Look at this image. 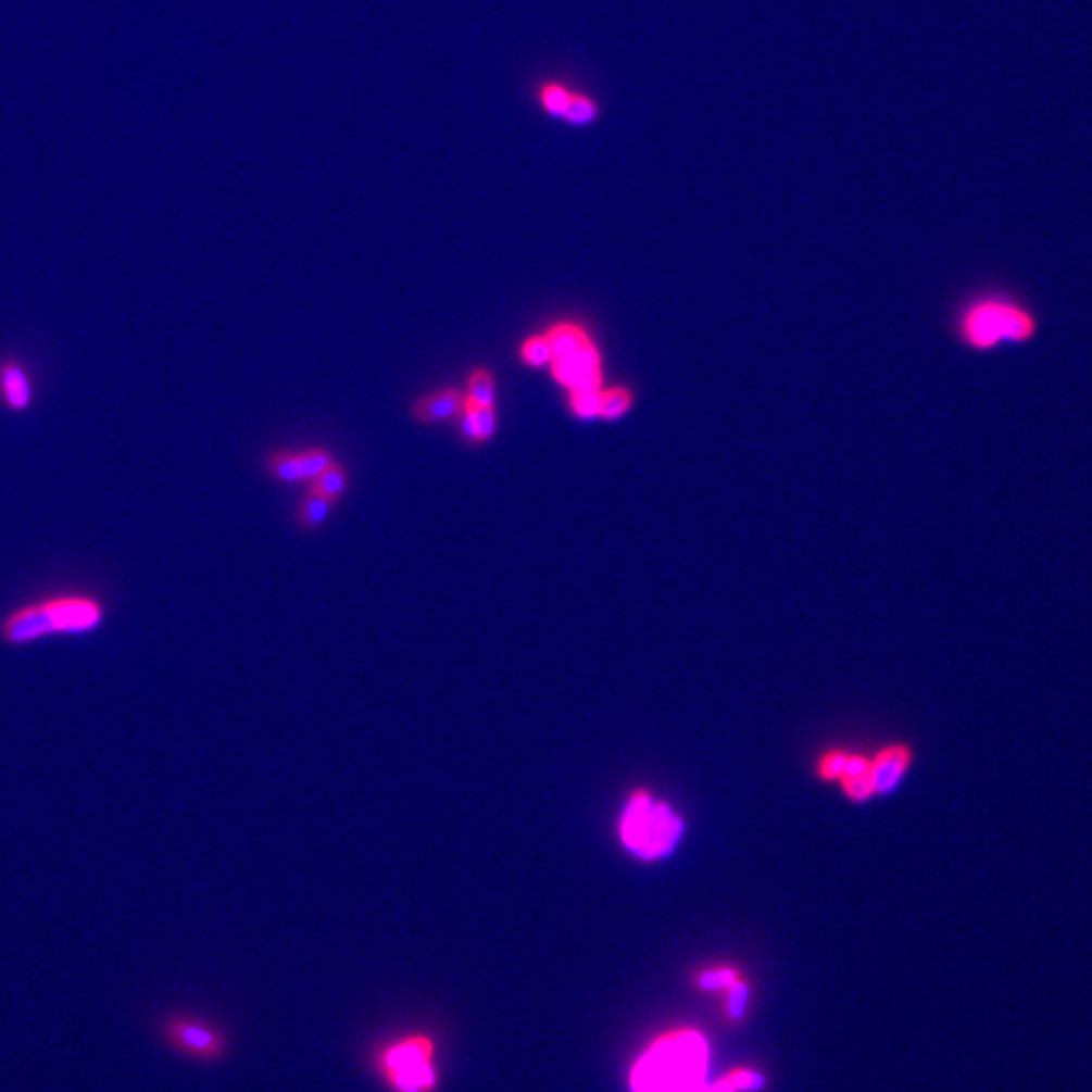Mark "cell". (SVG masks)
Wrapping results in <instances>:
<instances>
[{
    "label": "cell",
    "instance_id": "1",
    "mask_svg": "<svg viewBox=\"0 0 1092 1092\" xmlns=\"http://www.w3.org/2000/svg\"><path fill=\"white\" fill-rule=\"evenodd\" d=\"M110 615L102 593L88 587H59L25 599L0 615V643L29 648L45 640H79L98 633Z\"/></svg>",
    "mask_w": 1092,
    "mask_h": 1092
},
{
    "label": "cell",
    "instance_id": "2",
    "mask_svg": "<svg viewBox=\"0 0 1092 1092\" xmlns=\"http://www.w3.org/2000/svg\"><path fill=\"white\" fill-rule=\"evenodd\" d=\"M955 328L965 347L988 352L1005 344H1026L1034 340L1040 321L1034 310L1018 296L988 291L962 307Z\"/></svg>",
    "mask_w": 1092,
    "mask_h": 1092
},
{
    "label": "cell",
    "instance_id": "3",
    "mask_svg": "<svg viewBox=\"0 0 1092 1092\" xmlns=\"http://www.w3.org/2000/svg\"><path fill=\"white\" fill-rule=\"evenodd\" d=\"M685 833V819L666 800L645 787L629 791L615 819V836L629 856L641 862L670 856Z\"/></svg>",
    "mask_w": 1092,
    "mask_h": 1092
},
{
    "label": "cell",
    "instance_id": "4",
    "mask_svg": "<svg viewBox=\"0 0 1092 1092\" xmlns=\"http://www.w3.org/2000/svg\"><path fill=\"white\" fill-rule=\"evenodd\" d=\"M706 1044L699 1034L662 1040L641 1060L633 1077V1092H704Z\"/></svg>",
    "mask_w": 1092,
    "mask_h": 1092
},
{
    "label": "cell",
    "instance_id": "5",
    "mask_svg": "<svg viewBox=\"0 0 1092 1092\" xmlns=\"http://www.w3.org/2000/svg\"><path fill=\"white\" fill-rule=\"evenodd\" d=\"M373 1063L391 1092H436L439 1087L437 1042L429 1034L397 1038L375 1054Z\"/></svg>",
    "mask_w": 1092,
    "mask_h": 1092
},
{
    "label": "cell",
    "instance_id": "6",
    "mask_svg": "<svg viewBox=\"0 0 1092 1092\" xmlns=\"http://www.w3.org/2000/svg\"><path fill=\"white\" fill-rule=\"evenodd\" d=\"M547 338L553 349L551 373L570 393L601 389V354L591 336L577 324H556Z\"/></svg>",
    "mask_w": 1092,
    "mask_h": 1092
},
{
    "label": "cell",
    "instance_id": "7",
    "mask_svg": "<svg viewBox=\"0 0 1092 1092\" xmlns=\"http://www.w3.org/2000/svg\"><path fill=\"white\" fill-rule=\"evenodd\" d=\"M162 1032L173 1049L197 1060H217L227 1052L225 1034L209 1019L171 1016L164 1019Z\"/></svg>",
    "mask_w": 1092,
    "mask_h": 1092
},
{
    "label": "cell",
    "instance_id": "8",
    "mask_svg": "<svg viewBox=\"0 0 1092 1092\" xmlns=\"http://www.w3.org/2000/svg\"><path fill=\"white\" fill-rule=\"evenodd\" d=\"M35 371L18 354L0 356V407L9 415H27L37 405Z\"/></svg>",
    "mask_w": 1092,
    "mask_h": 1092
},
{
    "label": "cell",
    "instance_id": "9",
    "mask_svg": "<svg viewBox=\"0 0 1092 1092\" xmlns=\"http://www.w3.org/2000/svg\"><path fill=\"white\" fill-rule=\"evenodd\" d=\"M873 758V779L876 795L890 793L906 777L913 765V751L906 743L884 744Z\"/></svg>",
    "mask_w": 1092,
    "mask_h": 1092
},
{
    "label": "cell",
    "instance_id": "10",
    "mask_svg": "<svg viewBox=\"0 0 1092 1092\" xmlns=\"http://www.w3.org/2000/svg\"><path fill=\"white\" fill-rule=\"evenodd\" d=\"M579 89L568 86L563 79H540L532 88V100L542 116L565 124Z\"/></svg>",
    "mask_w": 1092,
    "mask_h": 1092
},
{
    "label": "cell",
    "instance_id": "11",
    "mask_svg": "<svg viewBox=\"0 0 1092 1092\" xmlns=\"http://www.w3.org/2000/svg\"><path fill=\"white\" fill-rule=\"evenodd\" d=\"M838 786L852 803H866L870 798H874L876 791H874L873 758L864 753L850 751V757L845 763L842 777L838 779Z\"/></svg>",
    "mask_w": 1092,
    "mask_h": 1092
},
{
    "label": "cell",
    "instance_id": "12",
    "mask_svg": "<svg viewBox=\"0 0 1092 1092\" xmlns=\"http://www.w3.org/2000/svg\"><path fill=\"white\" fill-rule=\"evenodd\" d=\"M466 399L457 389H445L439 393L427 394L415 403L413 415L422 423H441L455 417L464 411Z\"/></svg>",
    "mask_w": 1092,
    "mask_h": 1092
},
{
    "label": "cell",
    "instance_id": "13",
    "mask_svg": "<svg viewBox=\"0 0 1092 1092\" xmlns=\"http://www.w3.org/2000/svg\"><path fill=\"white\" fill-rule=\"evenodd\" d=\"M495 434V409L486 405H464V436L469 441H488Z\"/></svg>",
    "mask_w": 1092,
    "mask_h": 1092
},
{
    "label": "cell",
    "instance_id": "14",
    "mask_svg": "<svg viewBox=\"0 0 1092 1092\" xmlns=\"http://www.w3.org/2000/svg\"><path fill=\"white\" fill-rule=\"evenodd\" d=\"M335 500L326 498V495L318 494L316 490H312L310 494L302 500L300 509H298V525L302 526L304 530H314L318 526L326 523L328 514H330V509H332Z\"/></svg>",
    "mask_w": 1092,
    "mask_h": 1092
},
{
    "label": "cell",
    "instance_id": "15",
    "mask_svg": "<svg viewBox=\"0 0 1092 1092\" xmlns=\"http://www.w3.org/2000/svg\"><path fill=\"white\" fill-rule=\"evenodd\" d=\"M467 403H474V405H486V407H494L495 405V382L494 377L490 375V371L486 368H476L469 379H467Z\"/></svg>",
    "mask_w": 1092,
    "mask_h": 1092
},
{
    "label": "cell",
    "instance_id": "16",
    "mask_svg": "<svg viewBox=\"0 0 1092 1092\" xmlns=\"http://www.w3.org/2000/svg\"><path fill=\"white\" fill-rule=\"evenodd\" d=\"M848 757H850V751H848V749H842V746H831V749H826V751L817 757V779H819V781H824V783H838V779H840V777H842V773H844Z\"/></svg>",
    "mask_w": 1092,
    "mask_h": 1092
},
{
    "label": "cell",
    "instance_id": "17",
    "mask_svg": "<svg viewBox=\"0 0 1092 1092\" xmlns=\"http://www.w3.org/2000/svg\"><path fill=\"white\" fill-rule=\"evenodd\" d=\"M267 469L272 472V476L276 480L284 481V484H296V481H304V472H302V460H300V453H274L267 462Z\"/></svg>",
    "mask_w": 1092,
    "mask_h": 1092
},
{
    "label": "cell",
    "instance_id": "18",
    "mask_svg": "<svg viewBox=\"0 0 1092 1092\" xmlns=\"http://www.w3.org/2000/svg\"><path fill=\"white\" fill-rule=\"evenodd\" d=\"M633 403V397L631 393L624 389V387H613V389H607L601 394V411H599V417L601 419H619L622 415H626L629 407Z\"/></svg>",
    "mask_w": 1092,
    "mask_h": 1092
},
{
    "label": "cell",
    "instance_id": "19",
    "mask_svg": "<svg viewBox=\"0 0 1092 1092\" xmlns=\"http://www.w3.org/2000/svg\"><path fill=\"white\" fill-rule=\"evenodd\" d=\"M344 488H347V472H344V467L336 466V464L326 467L312 486V490H316L318 494L326 495L330 500H336L338 495L342 494Z\"/></svg>",
    "mask_w": 1092,
    "mask_h": 1092
},
{
    "label": "cell",
    "instance_id": "20",
    "mask_svg": "<svg viewBox=\"0 0 1092 1092\" xmlns=\"http://www.w3.org/2000/svg\"><path fill=\"white\" fill-rule=\"evenodd\" d=\"M520 356L528 366H547L553 359V349L547 335L530 336L520 349Z\"/></svg>",
    "mask_w": 1092,
    "mask_h": 1092
},
{
    "label": "cell",
    "instance_id": "21",
    "mask_svg": "<svg viewBox=\"0 0 1092 1092\" xmlns=\"http://www.w3.org/2000/svg\"><path fill=\"white\" fill-rule=\"evenodd\" d=\"M300 460H302V472H304V480H316L321 476L322 472L326 467L332 466V457L328 455V452H322V450H307V452H300Z\"/></svg>",
    "mask_w": 1092,
    "mask_h": 1092
},
{
    "label": "cell",
    "instance_id": "22",
    "mask_svg": "<svg viewBox=\"0 0 1092 1092\" xmlns=\"http://www.w3.org/2000/svg\"><path fill=\"white\" fill-rule=\"evenodd\" d=\"M735 974L730 969H716V971H706L704 976L700 977V986L704 990H720V988H730L735 983Z\"/></svg>",
    "mask_w": 1092,
    "mask_h": 1092
},
{
    "label": "cell",
    "instance_id": "23",
    "mask_svg": "<svg viewBox=\"0 0 1092 1092\" xmlns=\"http://www.w3.org/2000/svg\"><path fill=\"white\" fill-rule=\"evenodd\" d=\"M728 1002H730V1012L735 1018H739L743 1014L744 1004H746V988L743 983H732L730 986V993H728Z\"/></svg>",
    "mask_w": 1092,
    "mask_h": 1092
},
{
    "label": "cell",
    "instance_id": "24",
    "mask_svg": "<svg viewBox=\"0 0 1092 1092\" xmlns=\"http://www.w3.org/2000/svg\"><path fill=\"white\" fill-rule=\"evenodd\" d=\"M732 1087H739V1089H746V1091H753V1089H758L763 1084V1078L757 1077V1075H751V1072H741V1075H735L732 1080H730Z\"/></svg>",
    "mask_w": 1092,
    "mask_h": 1092
},
{
    "label": "cell",
    "instance_id": "25",
    "mask_svg": "<svg viewBox=\"0 0 1092 1092\" xmlns=\"http://www.w3.org/2000/svg\"><path fill=\"white\" fill-rule=\"evenodd\" d=\"M704 1092H732V1084L730 1082H720L716 1089H706Z\"/></svg>",
    "mask_w": 1092,
    "mask_h": 1092
}]
</instances>
